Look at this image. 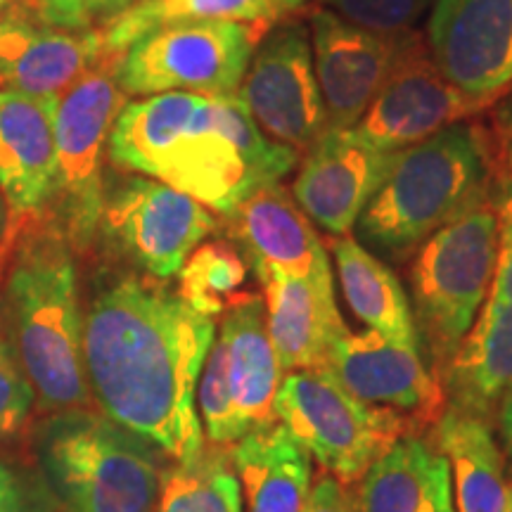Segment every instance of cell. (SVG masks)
<instances>
[{
  "instance_id": "6da1fadb",
  "label": "cell",
  "mask_w": 512,
  "mask_h": 512,
  "mask_svg": "<svg viewBox=\"0 0 512 512\" xmlns=\"http://www.w3.org/2000/svg\"><path fill=\"white\" fill-rule=\"evenodd\" d=\"M216 337L214 318L181 294L128 275L83 318V363L102 413L176 463L204 448L197 382Z\"/></svg>"
},
{
  "instance_id": "7a4b0ae2",
  "label": "cell",
  "mask_w": 512,
  "mask_h": 512,
  "mask_svg": "<svg viewBox=\"0 0 512 512\" xmlns=\"http://www.w3.org/2000/svg\"><path fill=\"white\" fill-rule=\"evenodd\" d=\"M112 164L185 192L228 216L254 190L280 183L299 152L266 138L238 95L159 93L126 102L114 121Z\"/></svg>"
},
{
  "instance_id": "3957f363",
  "label": "cell",
  "mask_w": 512,
  "mask_h": 512,
  "mask_svg": "<svg viewBox=\"0 0 512 512\" xmlns=\"http://www.w3.org/2000/svg\"><path fill=\"white\" fill-rule=\"evenodd\" d=\"M489 133L465 119L396 152L387 176L358 219L366 245L399 261L458 219L496 185Z\"/></svg>"
},
{
  "instance_id": "277c9868",
  "label": "cell",
  "mask_w": 512,
  "mask_h": 512,
  "mask_svg": "<svg viewBox=\"0 0 512 512\" xmlns=\"http://www.w3.org/2000/svg\"><path fill=\"white\" fill-rule=\"evenodd\" d=\"M17 358L46 408L88 406L76 268L62 238L43 235L17 254L8 278Z\"/></svg>"
},
{
  "instance_id": "5b68a950",
  "label": "cell",
  "mask_w": 512,
  "mask_h": 512,
  "mask_svg": "<svg viewBox=\"0 0 512 512\" xmlns=\"http://www.w3.org/2000/svg\"><path fill=\"white\" fill-rule=\"evenodd\" d=\"M41 465L72 512H155L162 489L157 448L107 415L62 411L41 434Z\"/></svg>"
},
{
  "instance_id": "8992f818",
  "label": "cell",
  "mask_w": 512,
  "mask_h": 512,
  "mask_svg": "<svg viewBox=\"0 0 512 512\" xmlns=\"http://www.w3.org/2000/svg\"><path fill=\"white\" fill-rule=\"evenodd\" d=\"M498 259L494 192L415 249L408 268L411 311L422 342L446 370L479 316Z\"/></svg>"
},
{
  "instance_id": "52a82bcc",
  "label": "cell",
  "mask_w": 512,
  "mask_h": 512,
  "mask_svg": "<svg viewBox=\"0 0 512 512\" xmlns=\"http://www.w3.org/2000/svg\"><path fill=\"white\" fill-rule=\"evenodd\" d=\"M275 420L339 482H356L408 430L403 415L358 401L328 368L294 370L280 382Z\"/></svg>"
},
{
  "instance_id": "ba28073f",
  "label": "cell",
  "mask_w": 512,
  "mask_h": 512,
  "mask_svg": "<svg viewBox=\"0 0 512 512\" xmlns=\"http://www.w3.org/2000/svg\"><path fill=\"white\" fill-rule=\"evenodd\" d=\"M124 53H102L57 100L55 190L62 230L76 247L91 245L102 219V159L126 105L117 72Z\"/></svg>"
},
{
  "instance_id": "9c48e42d",
  "label": "cell",
  "mask_w": 512,
  "mask_h": 512,
  "mask_svg": "<svg viewBox=\"0 0 512 512\" xmlns=\"http://www.w3.org/2000/svg\"><path fill=\"white\" fill-rule=\"evenodd\" d=\"M271 29L242 22L166 24L126 48L117 81L126 95L143 98L159 93L230 98Z\"/></svg>"
},
{
  "instance_id": "30bf717a",
  "label": "cell",
  "mask_w": 512,
  "mask_h": 512,
  "mask_svg": "<svg viewBox=\"0 0 512 512\" xmlns=\"http://www.w3.org/2000/svg\"><path fill=\"white\" fill-rule=\"evenodd\" d=\"M238 98L266 138L306 152L325 133L311 36L299 19H280L256 46Z\"/></svg>"
},
{
  "instance_id": "8fae6325",
  "label": "cell",
  "mask_w": 512,
  "mask_h": 512,
  "mask_svg": "<svg viewBox=\"0 0 512 512\" xmlns=\"http://www.w3.org/2000/svg\"><path fill=\"white\" fill-rule=\"evenodd\" d=\"M486 110L441 74L425 34L413 29L399 36L392 67L356 131L382 150L399 152Z\"/></svg>"
},
{
  "instance_id": "7c38bea8",
  "label": "cell",
  "mask_w": 512,
  "mask_h": 512,
  "mask_svg": "<svg viewBox=\"0 0 512 512\" xmlns=\"http://www.w3.org/2000/svg\"><path fill=\"white\" fill-rule=\"evenodd\" d=\"M107 238L152 278L166 280L216 230L214 214L185 192L147 176H131L102 202Z\"/></svg>"
},
{
  "instance_id": "4fadbf2b",
  "label": "cell",
  "mask_w": 512,
  "mask_h": 512,
  "mask_svg": "<svg viewBox=\"0 0 512 512\" xmlns=\"http://www.w3.org/2000/svg\"><path fill=\"white\" fill-rule=\"evenodd\" d=\"M498 259L482 309L446 366L453 408L484 418L512 387V178L496 181Z\"/></svg>"
},
{
  "instance_id": "5bb4252c",
  "label": "cell",
  "mask_w": 512,
  "mask_h": 512,
  "mask_svg": "<svg viewBox=\"0 0 512 512\" xmlns=\"http://www.w3.org/2000/svg\"><path fill=\"white\" fill-rule=\"evenodd\" d=\"M325 368L358 401L418 425H432L446 411L444 387L420 358L418 342L347 330L330 349Z\"/></svg>"
},
{
  "instance_id": "9a60e30c",
  "label": "cell",
  "mask_w": 512,
  "mask_h": 512,
  "mask_svg": "<svg viewBox=\"0 0 512 512\" xmlns=\"http://www.w3.org/2000/svg\"><path fill=\"white\" fill-rule=\"evenodd\" d=\"M425 41L441 74L486 107L512 83V0H437Z\"/></svg>"
},
{
  "instance_id": "2e32d148",
  "label": "cell",
  "mask_w": 512,
  "mask_h": 512,
  "mask_svg": "<svg viewBox=\"0 0 512 512\" xmlns=\"http://www.w3.org/2000/svg\"><path fill=\"white\" fill-rule=\"evenodd\" d=\"M396 152L363 138L356 128L325 131L309 150L292 183V197L330 235H349L380 188Z\"/></svg>"
},
{
  "instance_id": "e0dca14e",
  "label": "cell",
  "mask_w": 512,
  "mask_h": 512,
  "mask_svg": "<svg viewBox=\"0 0 512 512\" xmlns=\"http://www.w3.org/2000/svg\"><path fill=\"white\" fill-rule=\"evenodd\" d=\"M309 24L325 131H349L358 126L380 91L399 36L373 34L318 5L309 12Z\"/></svg>"
},
{
  "instance_id": "ac0fdd59",
  "label": "cell",
  "mask_w": 512,
  "mask_h": 512,
  "mask_svg": "<svg viewBox=\"0 0 512 512\" xmlns=\"http://www.w3.org/2000/svg\"><path fill=\"white\" fill-rule=\"evenodd\" d=\"M230 233L254 275L283 273L292 278L332 273L323 240L309 216L280 183L254 190L228 214Z\"/></svg>"
},
{
  "instance_id": "d6986e66",
  "label": "cell",
  "mask_w": 512,
  "mask_h": 512,
  "mask_svg": "<svg viewBox=\"0 0 512 512\" xmlns=\"http://www.w3.org/2000/svg\"><path fill=\"white\" fill-rule=\"evenodd\" d=\"M256 280L264 290L266 330L283 373L325 368L330 349L349 330L339 316L332 273L292 278L268 271Z\"/></svg>"
},
{
  "instance_id": "ffe728a7",
  "label": "cell",
  "mask_w": 512,
  "mask_h": 512,
  "mask_svg": "<svg viewBox=\"0 0 512 512\" xmlns=\"http://www.w3.org/2000/svg\"><path fill=\"white\" fill-rule=\"evenodd\" d=\"M57 100L0 88V192L10 219L53 200Z\"/></svg>"
},
{
  "instance_id": "44dd1931",
  "label": "cell",
  "mask_w": 512,
  "mask_h": 512,
  "mask_svg": "<svg viewBox=\"0 0 512 512\" xmlns=\"http://www.w3.org/2000/svg\"><path fill=\"white\" fill-rule=\"evenodd\" d=\"M102 55L95 29L67 31L22 17L0 19V88L60 98Z\"/></svg>"
},
{
  "instance_id": "7402d4cb",
  "label": "cell",
  "mask_w": 512,
  "mask_h": 512,
  "mask_svg": "<svg viewBox=\"0 0 512 512\" xmlns=\"http://www.w3.org/2000/svg\"><path fill=\"white\" fill-rule=\"evenodd\" d=\"M216 344L221 347L230 401L242 432L273 425L275 394L285 373L268 337L264 299L259 294H249L223 313Z\"/></svg>"
},
{
  "instance_id": "603a6c76",
  "label": "cell",
  "mask_w": 512,
  "mask_h": 512,
  "mask_svg": "<svg viewBox=\"0 0 512 512\" xmlns=\"http://www.w3.org/2000/svg\"><path fill=\"white\" fill-rule=\"evenodd\" d=\"M354 498L356 512H456L446 456L406 434L368 467Z\"/></svg>"
},
{
  "instance_id": "cb8c5ba5",
  "label": "cell",
  "mask_w": 512,
  "mask_h": 512,
  "mask_svg": "<svg viewBox=\"0 0 512 512\" xmlns=\"http://www.w3.org/2000/svg\"><path fill=\"white\" fill-rule=\"evenodd\" d=\"M247 512H302L311 494L309 456L283 425L259 427L233 448Z\"/></svg>"
},
{
  "instance_id": "d4e9b609",
  "label": "cell",
  "mask_w": 512,
  "mask_h": 512,
  "mask_svg": "<svg viewBox=\"0 0 512 512\" xmlns=\"http://www.w3.org/2000/svg\"><path fill=\"white\" fill-rule=\"evenodd\" d=\"M434 446L451 467L456 512H505L503 456L484 418L451 406L434 422Z\"/></svg>"
},
{
  "instance_id": "484cf974",
  "label": "cell",
  "mask_w": 512,
  "mask_h": 512,
  "mask_svg": "<svg viewBox=\"0 0 512 512\" xmlns=\"http://www.w3.org/2000/svg\"><path fill=\"white\" fill-rule=\"evenodd\" d=\"M306 0H136L100 24L102 53H126L150 31L176 22H242L275 27Z\"/></svg>"
},
{
  "instance_id": "4316f807",
  "label": "cell",
  "mask_w": 512,
  "mask_h": 512,
  "mask_svg": "<svg viewBox=\"0 0 512 512\" xmlns=\"http://www.w3.org/2000/svg\"><path fill=\"white\" fill-rule=\"evenodd\" d=\"M330 245L339 283L354 316L384 337L420 344L411 302L392 268L351 235H337Z\"/></svg>"
},
{
  "instance_id": "83f0119b",
  "label": "cell",
  "mask_w": 512,
  "mask_h": 512,
  "mask_svg": "<svg viewBox=\"0 0 512 512\" xmlns=\"http://www.w3.org/2000/svg\"><path fill=\"white\" fill-rule=\"evenodd\" d=\"M155 512H245L238 472L221 453L202 448L162 477Z\"/></svg>"
},
{
  "instance_id": "f1b7e54d",
  "label": "cell",
  "mask_w": 512,
  "mask_h": 512,
  "mask_svg": "<svg viewBox=\"0 0 512 512\" xmlns=\"http://www.w3.org/2000/svg\"><path fill=\"white\" fill-rule=\"evenodd\" d=\"M249 273L252 268L240 249L228 242H209V245L195 247V252L185 259L183 268L178 271V278H181L178 294L202 316H223L252 294L245 290Z\"/></svg>"
},
{
  "instance_id": "f546056e",
  "label": "cell",
  "mask_w": 512,
  "mask_h": 512,
  "mask_svg": "<svg viewBox=\"0 0 512 512\" xmlns=\"http://www.w3.org/2000/svg\"><path fill=\"white\" fill-rule=\"evenodd\" d=\"M437 0H316L318 8L380 36H403L415 29Z\"/></svg>"
},
{
  "instance_id": "4dcf8cb0",
  "label": "cell",
  "mask_w": 512,
  "mask_h": 512,
  "mask_svg": "<svg viewBox=\"0 0 512 512\" xmlns=\"http://www.w3.org/2000/svg\"><path fill=\"white\" fill-rule=\"evenodd\" d=\"M36 392L22 363L8 342L0 337V439L15 437L27 425Z\"/></svg>"
},
{
  "instance_id": "1f68e13d",
  "label": "cell",
  "mask_w": 512,
  "mask_h": 512,
  "mask_svg": "<svg viewBox=\"0 0 512 512\" xmlns=\"http://www.w3.org/2000/svg\"><path fill=\"white\" fill-rule=\"evenodd\" d=\"M484 128L489 133L496 178H512V83L489 107V124Z\"/></svg>"
},
{
  "instance_id": "d6a6232c",
  "label": "cell",
  "mask_w": 512,
  "mask_h": 512,
  "mask_svg": "<svg viewBox=\"0 0 512 512\" xmlns=\"http://www.w3.org/2000/svg\"><path fill=\"white\" fill-rule=\"evenodd\" d=\"M95 0H38V19L48 27L81 31L91 29Z\"/></svg>"
},
{
  "instance_id": "836d02e7",
  "label": "cell",
  "mask_w": 512,
  "mask_h": 512,
  "mask_svg": "<svg viewBox=\"0 0 512 512\" xmlns=\"http://www.w3.org/2000/svg\"><path fill=\"white\" fill-rule=\"evenodd\" d=\"M302 512H356V498L349 494L347 486L325 472L318 482L311 486L309 501Z\"/></svg>"
},
{
  "instance_id": "e575fe53",
  "label": "cell",
  "mask_w": 512,
  "mask_h": 512,
  "mask_svg": "<svg viewBox=\"0 0 512 512\" xmlns=\"http://www.w3.org/2000/svg\"><path fill=\"white\" fill-rule=\"evenodd\" d=\"M0 512H29L22 484L5 463H0Z\"/></svg>"
},
{
  "instance_id": "d590c367",
  "label": "cell",
  "mask_w": 512,
  "mask_h": 512,
  "mask_svg": "<svg viewBox=\"0 0 512 512\" xmlns=\"http://www.w3.org/2000/svg\"><path fill=\"white\" fill-rule=\"evenodd\" d=\"M501 434L505 441V448L512 456V387L503 394V406H501Z\"/></svg>"
},
{
  "instance_id": "8d00e7d4",
  "label": "cell",
  "mask_w": 512,
  "mask_h": 512,
  "mask_svg": "<svg viewBox=\"0 0 512 512\" xmlns=\"http://www.w3.org/2000/svg\"><path fill=\"white\" fill-rule=\"evenodd\" d=\"M131 3H136V0H95V5H93V22H95V19H102V22H105V19H110L112 15H117L119 10L128 8V5H131Z\"/></svg>"
},
{
  "instance_id": "74e56055",
  "label": "cell",
  "mask_w": 512,
  "mask_h": 512,
  "mask_svg": "<svg viewBox=\"0 0 512 512\" xmlns=\"http://www.w3.org/2000/svg\"><path fill=\"white\" fill-rule=\"evenodd\" d=\"M8 221H10V211H8V204H5L3 192H0V240H3L5 228H8Z\"/></svg>"
},
{
  "instance_id": "f35d334b",
  "label": "cell",
  "mask_w": 512,
  "mask_h": 512,
  "mask_svg": "<svg viewBox=\"0 0 512 512\" xmlns=\"http://www.w3.org/2000/svg\"><path fill=\"white\" fill-rule=\"evenodd\" d=\"M505 512H512V484H508V501H505Z\"/></svg>"
},
{
  "instance_id": "ab89813d",
  "label": "cell",
  "mask_w": 512,
  "mask_h": 512,
  "mask_svg": "<svg viewBox=\"0 0 512 512\" xmlns=\"http://www.w3.org/2000/svg\"><path fill=\"white\" fill-rule=\"evenodd\" d=\"M12 3V0H0V12H3L5 8H8V5Z\"/></svg>"
}]
</instances>
